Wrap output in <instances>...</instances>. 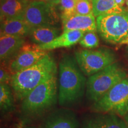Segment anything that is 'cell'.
I'll use <instances>...</instances> for the list:
<instances>
[{
  "label": "cell",
  "mask_w": 128,
  "mask_h": 128,
  "mask_svg": "<svg viewBox=\"0 0 128 128\" xmlns=\"http://www.w3.org/2000/svg\"><path fill=\"white\" fill-rule=\"evenodd\" d=\"M4 1H6V0H0V2H1H1H4Z\"/></svg>",
  "instance_id": "f546056e"
},
{
  "label": "cell",
  "mask_w": 128,
  "mask_h": 128,
  "mask_svg": "<svg viewBox=\"0 0 128 128\" xmlns=\"http://www.w3.org/2000/svg\"><path fill=\"white\" fill-rule=\"evenodd\" d=\"M86 32L78 30L64 31L54 40L46 44H39L38 47L42 50L49 51L62 48H70L79 43Z\"/></svg>",
  "instance_id": "5bb4252c"
},
{
  "label": "cell",
  "mask_w": 128,
  "mask_h": 128,
  "mask_svg": "<svg viewBox=\"0 0 128 128\" xmlns=\"http://www.w3.org/2000/svg\"><path fill=\"white\" fill-rule=\"evenodd\" d=\"M25 128H33V127H26Z\"/></svg>",
  "instance_id": "4dcf8cb0"
},
{
  "label": "cell",
  "mask_w": 128,
  "mask_h": 128,
  "mask_svg": "<svg viewBox=\"0 0 128 128\" xmlns=\"http://www.w3.org/2000/svg\"><path fill=\"white\" fill-rule=\"evenodd\" d=\"M42 50L38 44L25 43L15 56L8 64V70L12 74L32 66L48 54Z\"/></svg>",
  "instance_id": "9c48e42d"
},
{
  "label": "cell",
  "mask_w": 128,
  "mask_h": 128,
  "mask_svg": "<svg viewBox=\"0 0 128 128\" xmlns=\"http://www.w3.org/2000/svg\"><path fill=\"white\" fill-rule=\"evenodd\" d=\"M75 58L86 76H90L116 61V55L111 49H81L76 51Z\"/></svg>",
  "instance_id": "52a82bcc"
},
{
  "label": "cell",
  "mask_w": 128,
  "mask_h": 128,
  "mask_svg": "<svg viewBox=\"0 0 128 128\" xmlns=\"http://www.w3.org/2000/svg\"><path fill=\"white\" fill-rule=\"evenodd\" d=\"M90 109L95 113L113 114L124 118L128 113V77L115 85L100 100L92 103Z\"/></svg>",
  "instance_id": "8992f818"
},
{
  "label": "cell",
  "mask_w": 128,
  "mask_h": 128,
  "mask_svg": "<svg viewBox=\"0 0 128 128\" xmlns=\"http://www.w3.org/2000/svg\"><path fill=\"white\" fill-rule=\"evenodd\" d=\"M126 5H127V6L128 7V0H126Z\"/></svg>",
  "instance_id": "f1b7e54d"
},
{
  "label": "cell",
  "mask_w": 128,
  "mask_h": 128,
  "mask_svg": "<svg viewBox=\"0 0 128 128\" xmlns=\"http://www.w3.org/2000/svg\"><path fill=\"white\" fill-rule=\"evenodd\" d=\"M81 128H128V126L117 115L99 113L82 121Z\"/></svg>",
  "instance_id": "8fae6325"
},
{
  "label": "cell",
  "mask_w": 128,
  "mask_h": 128,
  "mask_svg": "<svg viewBox=\"0 0 128 128\" xmlns=\"http://www.w3.org/2000/svg\"><path fill=\"white\" fill-rule=\"evenodd\" d=\"M60 30L55 26H43L32 28L28 36L33 44H46L60 36Z\"/></svg>",
  "instance_id": "e0dca14e"
},
{
  "label": "cell",
  "mask_w": 128,
  "mask_h": 128,
  "mask_svg": "<svg viewBox=\"0 0 128 128\" xmlns=\"http://www.w3.org/2000/svg\"><path fill=\"white\" fill-rule=\"evenodd\" d=\"M76 2L77 0H60V8L61 20L70 18L76 14Z\"/></svg>",
  "instance_id": "44dd1931"
},
{
  "label": "cell",
  "mask_w": 128,
  "mask_h": 128,
  "mask_svg": "<svg viewBox=\"0 0 128 128\" xmlns=\"http://www.w3.org/2000/svg\"><path fill=\"white\" fill-rule=\"evenodd\" d=\"M92 14V0H77L76 7V14L88 16Z\"/></svg>",
  "instance_id": "7402d4cb"
},
{
  "label": "cell",
  "mask_w": 128,
  "mask_h": 128,
  "mask_svg": "<svg viewBox=\"0 0 128 128\" xmlns=\"http://www.w3.org/2000/svg\"><path fill=\"white\" fill-rule=\"evenodd\" d=\"M31 27L26 22L24 17H16L1 22V35L28 36Z\"/></svg>",
  "instance_id": "9a60e30c"
},
{
  "label": "cell",
  "mask_w": 128,
  "mask_h": 128,
  "mask_svg": "<svg viewBox=\"0 0 128 128\" xmlns=\"http://www.w3.org/2000/svg\"><path fill=\"white\" fill-rule=\"evenodd\" d=\"M114 1L118 6H119L120 7H122L124 2H125L126 0H114Z\"/></svg>",
  "instance_id": "d4e9b609"
},
{
  "label": "cell",
  "mask_w": 128,
  "mask_h": 128,
  "mask_svg": "<svg viewBox=\"0 0 128 128\" xmlns=\"http://www.w3.org/2000/svg\"><path fill=\"white\" fill-rule=\"evenodd\" d=\"M84 76L75 58L63 56L59 64L58 100L60 106L71 107L82 98L87 85Z\"/></svg>",
  "instance_id": "6da1fadb"
},
{
  "label": "cell",
  "mask_w": 128,
  "mask_h": 128,
  "mask_svg": "<svg viewBox=\"0 0 128 128\" xmlns=\"http://www.w3.org/2000/svg\"><path fill=\"white\" fill-rule=\"evenodd\" d=\"M125 50H126V55H127V56H128V46H126V47Z\"/></svg>",
  "instance_id": "83f0119b"
},
{
  "label": "cell",
  "mask_w": 128,
  "mask_h": 128,
  "mask_svg": "<svg viewBox=\"0 0 128 128\" xmlns=\"http://www.w3.org/2000/svg\"><path fill=\"white\" fill-rule=\"evenodd\" d=\"M76 113L71 110L60 108L52 112L43 120L39 128H79Z\"/></svg>",
  "instance_id": "30bf717a"
},
{
  "label": "cell",
  "mask_w": 128,
  "mask_h": 128,
  "mask_svg": "<svg viewBox=\"0 0 128 128\" xmlns=\"http://www.w3.org/2000/svg\"><path fill=\"white\" fill-rule=\"evenodd\" d=\"M63 32L67 30H78L81 32H96L97 22L93 14L88 16L75 14L66 19L62 20Z\"/></svg>",
  "instance_id": "4fadbf2b"
},
{
  "label": "cell",
  "mask_w": 128,
  "mask_h": 128,
  "mask_svg": "<svg viewBox=\"0 0 128 128\" xmlns=\"http://www.w3.org/2000/svg\"><path fill=\"white\" fill-rule=\"evenodd\" d=\"M97 30L104 40L122 44L128 36V11L124 8L96 18Z\"/></svg>",
  "instance_id": "5b68a950"
},
{
  "label": "cell",
  "mask_w": 128,
  "mask_h": 128,
  "mask_svg": "<svg viewBox=\"0 0 128 128\" xmlns=\"http://www.w3.org/2000/svg\"><path fill=\"white\" fill-rule=\"evenodd\" d=\"M124 121L126 122V124H127L128 126V113L126 114V116L124 117Z\"/></svg>",
  "instance_id": "484cf974"
},
{
  "label": "cell",
  "mask_w": 128,
  "mask_h": 128,
  "mask_svg": "<svg viewBox=\"0 0 128 128\" xmlns=\"http://www.w3.org/2000/svg\"><path fill=\"white\" fill-rule=\"evenodd\" d=\"M13 91L9 84H0V109L1 114L12 113L15 110Z\"/></svg>",
  "instance_id": "ac0fdd59"
},
{
  "label": "cell",
  "mask_w": 128,
  "mask_h": 128,
  "mask_svg": "<svg viewBox=\"0 0 128 128\" xmlns=\"http://www.w3.org/2000/svg\"><path fill=\"white\" fill-rule=\"evenodd\" d=\"M122 44H128V36L126 38V39L124 40L122 43Z\"/></svg>",
  "instance_id": "4316f807"
},
{
  "label": "cell",
  "mask_w": 128,
  "mask_h": 128,
  "mask_svg": "<svg viewBox=\"0 0 128 128\" xmlns=\"http://www.w3.org/2000/svg\"><path fill=\"white\" fill-rule=\"evenodd\" d=\"M12 74L8 68H6L4 65H1L0 68V84H10Z\"/></svg>",
  "instance_id": "603a6c76"
},
{
  "label": "cell",
  "mask_w": 128,
  "mask_h": 128,
  "mask_svg": "<svg viewBox=\"0 0 128 128\" xmlns=\"http://www.w3.org/2000/svg\"><path fill=\"white\" fill-rule=\"evenodd\" d=\"M99 39L96 32H87L79 42V44L86 49H92L99 46Z\"/></svg>",
  "instance_id": "ffe728a7"
},
{
  "label": "cell",
  "mask_w": 128,
  "mask_h": 128,
  "mask_svg": "<svg viewBox=\"0 0 128 128\" xmlns=\"http://www.w3.org/2000/svg\"><path fill=\"white\" fill-rule=\"evenodd\" d=\"M126 77L127 72L117 62L88 76L86 92L87 100L92 103H95Z\"/></svg>",
  "instance_id": "277c9868"
},
{
  "label": "cell",
  "mask_w": 128,
  "mask_h": 128,
  "mask_svg": "<svg viewBox=\"0 0 128 128\" xmlns=\"http://www.w3.org/2000/svg\"><path fill=\"white\" fill-rule=\"evenodd\" d=\"M31 0H6L1 3V22L16 17H24V13Z\"/></svg>",
  "instance_id": "2e32d148"
},
{
  "label": "cell",
  "mask_w": 128,
  "mask_h": 128,
  "mask_svg": "<svg viewBox=\"0 0 128 128\" xmlns=\"http://www.w3.org/2000/svg\"><path fill=\"white\" fill-rule=\"evenodd\" d=\"M57 66L49 53L32 66L12 74L10 86L14 97L22 101L38 85L56 74Z\"/></svg>",
  "instance_id": "7a4b0ae2"
},
{
  "label": "cell",
  "mask_w": 128,
  "mask_h": 128,
  "mask_svg": "<svg viewBox=\"0 0 128 128\" xmlns=\"http://www.w3.org/2000/svg\"><path fill=\"white\" fill-rule=\"evenodd\" d=\"M24 18L31 28L55 26L59 21L55 6L40 0H31L24 13Z\"/></svg>",
  "instance_id": "ba28073f"
},
{
  "label": "cell",
  "mask_w": 128,
  "mask_h": 128,
  "mask_svg": "<svg viewBox=\"0 0 128 128\" xmlns=\"http://www.w3.org/2000/svg\"><path fill=\"white\" fill-rule=\"evenodd\" d=\"M40 1H44V2L49 3L52 6H56V5L60 4V0H40Z\"/></svg>",
  "instance_id": "cb8c5ba5"
},
{
  "label": "cell",
  "mask_w": 128,
  "mask_h": 128,
  "mask_svg": "<svg viewBox=\"0 0 128 128\" xmlns=\"http://www.w3.org/2000/svg\"><path fill=\"white\" fill-rule=\"evenodd\" d=\"M56 76L44 80L22 101L21 111L26 116H39L56 103L58 98Z\"/></svg>",
  "instance_id": "3957f363"
},
{
  "label": "cell",
  "mask_w": 128,
  "mask_h": 128,
  "mask_svg": "<svg viewBox=\"0 0 128 128\" xmlns=\"http://www.w3.org/2000/svg\"><path fill=\"white\" fill-rule=\"evenodd\" d=\"M24 44V37L1 35L0 60L1 64L3 65L8 64Z\"/></svg>",
  "instance_id": "7c38bea8"
},
{
  "label": "cell",
  "mask_w": 128,
  "mask_h": 128,
  "mask_svg": "<svg viewBox=\"0 0 128 128\" xmlns=\"http://www.w3.org/2000/svg\"><path fill=\"white\" fill-rule=\"evenodd\" d=\"M92 5L93 14L96 18L100 16L119 12L124 9L118 6L114 0H92Z\"/></svg>",
  "instance_id": "d6986e66"
}]
</instances>
